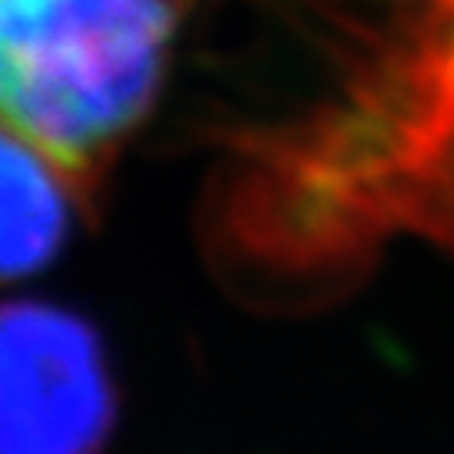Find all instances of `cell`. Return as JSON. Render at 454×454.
I'll use <instances>...</instances> for the list:
<instances>
[{"label":"cell","mask_w":454,"mask_h":454,"mask_svg":"<svg viewBox=\"0 0 454 454\" xmlns=\"http://www.w3.org/2000/svg\"><path fill=\"white\" fill-rule=\"evenodd\" d=\"M183 0H0V126L82 193L147 122Z\"/></svg>","instance_id":"6da1fadb"},{"label":"cell","mask_w":454,"mask_h":454,"mask_svg":"<svg viewBox=\"0 0 454 454\" xmlns=\"http://www.w3.org/2000/svg\"><path fill=\"white\" fill-rule=\"evenodd\" d=\"M115 422L97 329L61 304L0 301V454H100Z\"/></svg>","instance_id":"7a4b0ae2"},{"label":"cell","mask_w":454,"mask_h":454,"mask_svg":"<svg viewBox=\"0 0 454 454\" xmlns=\"http://www.w3.org/2000/svg\"><path fill=\"white\" fill-rule=\"evenodd\" d=\"M82 190L0 126V286L47 269L72 237Z\"/></svg>","instance_id":"3957f363"}]
</instances>
